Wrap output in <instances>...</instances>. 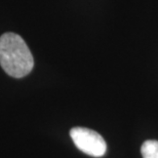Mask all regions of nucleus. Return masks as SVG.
Returning <instances> with one entry per match:
<instances>
[{
    "instance_id": "f257e3e1",
    "label": "nucleus",
    "mask_w": 158,
    "mask_h": 158,
    "mask_svg": "<svg viewBox=\"0 0 158 158\" xmlns=\"http://www.w3.org/2000/svg\"><path fill=\"white\" fill-rule=\"evenodd\" d=\"M0 66L9 76H27L34 67V59L25 40L15 33L0 37Z\"/></svg>"
},
{
    "instance_id": "f03ea898",
    "label": "nucleus",
    "mask_w": 158,
    "mask_h": 158,
    "mask_svg": "<svg viewBox=\"0 0 158 158\" xmlns=\"http://www.w3.org/2000/svg\"><path fill=\"white\" fill-rule=\"evenodd\" d=\"M70 137L75 146L83 153L93 157H102L107 151L104 138L97 131L86 127H73Z\"/></svg>"
},
{
    "instance_id": "7ed1b4c3",
    "label": "nucleus",
    "mask_w": 158,
    "mask_h": 158,
    "mask_svg": "<svg viewBox=\"0 0 158 158\" xmlns=\"http://www.w3.org/2000/svg\"><path fill=\"white\" fill-rule=\"evenodd\" d=\"M141 153L143 158H158V141H145L141 147Z\"/></svg>"
}]
</instances>
